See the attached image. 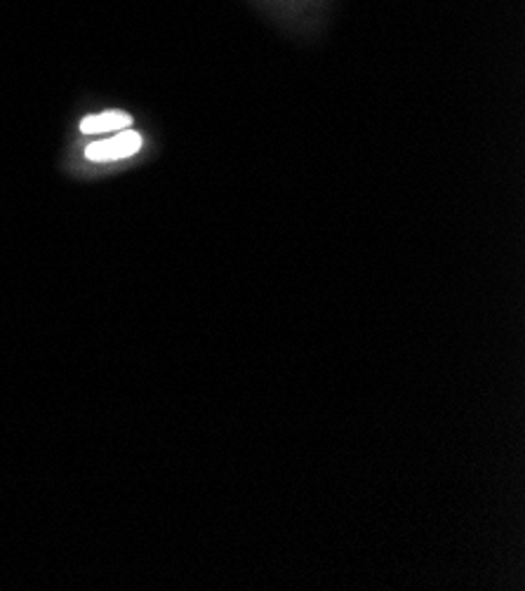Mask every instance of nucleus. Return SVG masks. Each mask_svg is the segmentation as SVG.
<instances>
[{
	"label": "nucleus",
	"instance_id": "1",
	"mask_svg": "<svg viewBox=\"0 0 525 591\" xmlns=\"http://www.w3.org/2000/svg\"><path fill=\"white\" fill-rule=\"evenodd\" d=\"M139 149H142V135L132 130H121L116 137L92 142L85 149V158L92 163H111L135 156L139 154Z\"/></svg>",
	"mask_w": 525,
	"mask_h": 591
},
{
	"label": "nucleus",
	"instance_id": "2",
	"mask_svg": "<svg viewBox=\"0 0 525 591\" xmlns=\"http://www.w3.org/2000/svg\"><path fill=\"white\" fill-rule=\"evenodd\" d=\"M281 22H321L330 0H257Z\"/></svg>",
	"mask_w": 525,
	"mask_h": 591
},
{
	"label": "nucleus",
	"instance_id": "3",
	"mask_svg": "<svg viewBox=\"0 0 525 591\" xmlns=\"http://www.w3.org/2000/svg\"><path fill=\"white\" fill-rule=\"evenodd\" d=\"M132 125V116L125 111H104V114L85 116L81 123L83 135H104V132H121Z\"/></svg>",
	"mask_w": 525,
	"mask_h": 591
}]
</instances>
